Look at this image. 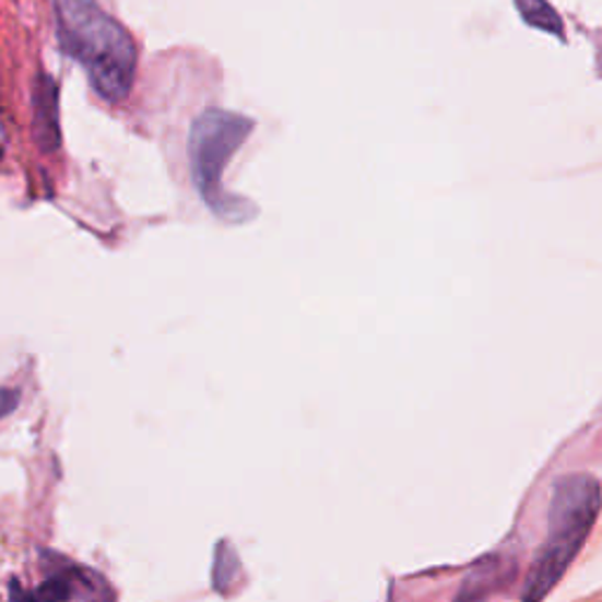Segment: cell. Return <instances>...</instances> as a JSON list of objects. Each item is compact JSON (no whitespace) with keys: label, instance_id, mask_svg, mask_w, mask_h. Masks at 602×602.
Wrapping results in <instances>:
<instances>
[{"label":"cell","instance_id":"cell-8","mask_svg":"<svg viewBox=\"0 0 602 602\" xmlns=\"http://www.w3.org/2000/svg\"><path fill=\"white\" fill-rule=\"evenodd\" d=\"M20 398L22 393L17 389H8V386L0 389V420H5V416L20 408Z\"/></svg>","mask_w":602,"mask_h":602},{"label":"cell","instance_id":"cell-6","mask_svg":"<svg viewBox=\"0 0 602 602\" xmlns=\"http://www.w3.org/2000/svg\"><path fill=\"white\" fill-rule=\"evenodd\" d=\"M83 575H67L55 573L52 577L38 583L36 589H22L17 579L10 581L8 602H71L79 595V581Z\"/></svg>","mask_w":602,"mask_h":602},{"label":"cell","instance_id":"cell-2","mask_svg":"<svg viewBox=\"0 0 602 602\" xmlns=\"http://www.w3.org/2000/svg\"><path fill=\"white\" fill-rule=\"evenodd\" d=\"M600 511V485L593 475L573 473L555 481L548 532L524 583L522 602H542L575 563Z\"/></svg>","mask_w":602,"mask_h":602},{"label":"cell","instance_id":"cell-3","mask_svg":"<svg viewBox=\"0 0 602 602\" xmlns=\"http://www.w3.org/2000/svg\"><path fill=\"white\" fill-rule=\"evenodd\" d=\"M255 122L245 116L210 109L203 111L191 126L189 161L196 189L203 196L208 208L224 220H247L245 200L224 193V169L236 156V151L250 137Z\"/></svg>","mask_w":602,"mask_h":602},{"label":"cell","instance_id":"cell-7","mask_svg":"<svg viewBox=\"0 0 602 602\" xmlns=\"http://www.w3.org/2000/svg\"><path fill=\"white\" fill-rule=\"evenodd\" d=\"M516 8L522 14V20L539 31H548V34L563 38L565 28L558 14L546 3V0H516Z\"/></svg>","mask_w":602,"mask_h":602},{"label":"cell","instance_id":"cell-4","mask_svg":"<svg viewBox=\"0 0 602 602\" xmlns=\"http://www.w3.org/2000/svg\"><path fill=\"white\" fill-rule=\"evenodd\" d=\"M59 90L48 73H40L34 85V130L43 151L59 149Z\"/></svg>","mask_w":602,"mask_h":602},{"label":"cell","instance_id":"cell-5","mask_svg":"<svg viewBox=\"0 0 602 602\" xmlns=\"http://www.w3.org/2000/svg\"><path fill=\"white\" fill-rule=\"evenodd\" d=\"M514 575L516 565H508V560L501 558H487L471 569L455 602H483L487 595H492V591L511 581Z\"/></svg>","mask_w":602,"mask_h":602},{"label":"cell","instance_id":"cell-1","mask_svg":"<svg viewBox=\"0 0 602 602\" xmlns=\"http://www.w3.org/2000/svg\"><path fill=\"white\" fill-rule=\"evenodd\" d=\"M57 31L61 48L85 69L102 99L128 97L137 71V48L128 31L97 0H57Z\"/></svg>","mask_w":602,"mask_h":602}]
</instances>
